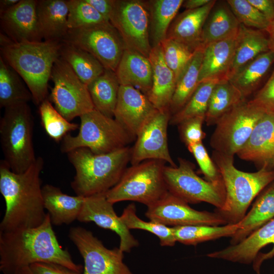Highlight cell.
<instances>
[{
	"label": "cell",
	"instance_id": "cell-23",
	"mask_svg": "<svg viewBox=\"0 0 274 274\" xmlns=\"http://www.w3.org/2000/svg\"><path fill=\"white\" fill-rule=\"evenodd\" d=\"M237 33L204 47L198 79L199 84L214 79L228 80Z\"/></svg>",
	"mask_w": 274,
	"mask_h": 274
},
{
	"label": "cell",
	"instance_id": "cell-47",
	"mask_svg": "<svg viewBox=\"0 0 274 274\" xmlns=\"http://www.w3.org/2000/svg\"><path fill=\"white\" fill-rule=\"evenodd\" d=\"M249 101L265 113L274 114V67L265 84Z\"/></svg>",
	"mask_w": 274,
	"mask_h": 274
},
{
	"label": "cell",
	"instance_id": "cell-12",
	"mask_svg": "<svg viewBox=\"0 0 274 274\" xmlns=\"http://www.w3.org/2000/svg\"><path fill=\"white\" fill-rule=\"evenodd\" d=\"M51 79L53 87L50 100L68 121L94 109L88 86L60 57L53 66Z\"/></svg>",
	"mask_w": 274,
	"mask_h": 274
},
{
	"label": "cell",
	"instance_id": "cell-41",
	"mask_svg": "<svg viewBox=\"0 0 274 274\" xmlns=\"http://www.w3.org/2000/svg\"><path fill=\"white\" fill-rule=\"evenodd\" d=\"M41 124L47 134L56 142L61 141L71 131L79 128V125L66 120L48 98L39 106Z\"/></svg>",
	"mask_w": 274,
	"mask_h": 274
},
{
	"label": "cell",
	"instance_id": "cell-25",
	"mask_svg": "<svg viewBox=\"0 0 274 274\" xmlns=\"http://www.w3.org/2000/svg\"><path fill=\"white\" fill-rule=\"evenodd\" d=\"M115 73L120 85L132 86L147 94L152 85V70L148 57L126 48Z\"/></svg>",
	"mask_w": 274,
	"mask_h": 274
},
{
	"label": "cell",
	"instance_id": "cell-52",
	"mask_svg": "<svg viewBox=\"0 0 274 274\" xmlns=\"http://www.w3.org/2000/svg\"><path fill=\"white\" fill-rule=\"evenodd\" d=\"M265 31L268 37L269 51L274 54V21L270 22Z\"/></svg>",
	"mask_w": 274,
	"mask_h": 274
},
{
	"label": "cell",
	"instance_id": "cell-6",
	"mask_svg": "<svg viewBox=\"0 0 274 274\" xmlns=\"http://www.w3.org/2000/svg\"><path fill=\"white\" fill-rule=\"evenodd\" d=\"M33 117L27 102L5 108L0 121L3 160L15 173L26 171L36 161L32 136Z\"/></svg>",
	"mask_w": 274,
	"mask_h": 274
},
{
	"label": "cell",
	"instance_id": "cell-34",
	"mask_svg": "<svg viewBox=\"0 0 274 274\" xmlns=\"http://www.w3.org/2000/svg\"><path fill=\"white\" fill-rule=\"evenodd\" d=\"M120 84L115 72H105L88 85L94 109L104 115L114 118Z\"/></svg>",
	"mask_w": 274,
	"mask_h": 274
},
{
	"label": "cell",
	"instance_id": "cell-53",
	"mask_svg": "<svg viewBox=\"0 0 274 274\" xmlns=\"http://www.w3.org/2000/svg\"><path fill=\"white\" fill-rule=\"evenodd\" d=\"M20 0H1L0 14L10 9L16 5Z\"/></svg>",
	"mask_w": 274,
	"mask_h": 274
},
{
	"label": "cell",
	"instance_id": "cell-17",
	"mask_svg": "<svg viewBox=\"0 0 274 274\" xmlns=\"http://www.w3.org/2000/svg\"><path fill=\"white\" fill-rule=\"evenodd\" d=\"M207 256L245 264L253 263L255 272L260 274L262 262L274 256V218L240 243Z\"/></svg>",
	"mask_w": 274,
	"mask_h": 274
},
{
	"label": "cell",
	"instance_id": "cell-4",
	"mask_svg": "<svg viewBox=\"0 0 274 274\" xmlns=\"http://www.w3.org/2000/svg\"><path fill=\"white\" fill-rule=\"evenodd\" d=\"M131 148L106 154H95L86 148L67 153L75 170L71 186L77 195L88 197L105 194L120 180L130 161Z\"/></svg>",
	"mask_w": 274,
	"mask_h": 274
},
{
	"label": "cell",
	"instance_id": "cell-29",
	"mask_svg": "<svg viewBox=\"0 0 274 274\" xmlns=\"http://www.w3.org/2000/svg\"><path fill=\"white\" fill-rule=\"evenodd\" d=\"M274 218V181L257 196L252 209L239 222L240 227L231 236V245H236Z\"/></svg>",
	"mask_w": 274,
	"mask_h": 274
},
{
	"label": "cell",
	"instance_id": "cell-9",
	"mask_svg": "<svg viewBox=\"0 0 274 274\" xmlns=\"http://www.w3.org/2000/svg\"><path fill=\"white\" fill-rule=\"evenodd\" d=\"M176 167L165 165L164 176L168 192L188 203L207 202L220 210L224 206L226 191L222 179L211 182L199 177L191 162L179 158Z\"/></svg>",
	"mask_w": 274,
	"mask_h": 274
},
{
	"label": "cell",
	"instance_id": "cell-20",
	"mask_svg": "<svg viewBox=\"0 0 274 274\" xmlns=\"http://www.w3.org/2000/svg\"><path fill=\"white\" fill-rule=\"evenodd\" d=\"M38 0H20L14 6L0 14L1 27L13 42H41L37 15Z\"/></svg>",
	"mask_w": 274,
	"mask_h": 274
},
{
	"label": "cell",
	"instance_id": "cell-8",
	"mask_svg": "<svg viewBox=\"0 0 274 274\" xmlns=\"http://www.w3.org/2000/svg\"><path fill=\"white\" fill-rule=\"evenodd\" d=\"M166 162L147 160L127 167L118 183L105 193L113 204L136 201L148 207L168 191L164 176Z\"/></svg>",
	"mask_w": 274,
	"mask_h": 274
},
{
	"label": "cell",
	"instance_id": "cell-32",
	"mask_svg": "<svg viewBox=\"0 0 274 274\" xmlns=\"http://www.w3.org/2000/svg\"><path fill=\"white\" fill-rule=\"evenodd\" d=\"M273 63V53L267 51L246 64L229 81L240 92L243 97L247 99L256 89Z\"/></svg>",
	"mask_w": 274,
	"mask_h": 274
},
{
	"label": "cell",
	"instance_id": "cell-21",
	"mask_svg": "<svg viewBox=\"0 0 274 274\" xmlns=\"http://www.w3.org/2000/svg\"><path fill=\"white\" fill-rule=\"evenodd\" d=\"M236 155L259 168L274 169V114L265 113Z\"/></svg>",
	"mask_w": 274,
	"mask_h": 274
},
{
	"label": "cell",
	"instance_id": "cell-44",
	"mask_svg": "<svg viewBox=\"0 0 274 274\" xmlns=\"http://www.w3.org/2000/svg\"><path fill=\"white\" fill-rule=\"evenodd\" d=\"M227 3L240 24L262 30L268 26L270 22L248 0H227Z\"/></svg>",
	"mask_w": 274,
	"mask_h": 274
},
{
	"label": "cell",
	"instance_id": "cell-30",
	"mask_svg": "<svg viewBox=\"0 0 274 274\" xmlns=\"http://www.w3.org/2000/svg\"><path fill=\"white\" fill-rule=\"evenodd\" d=\"M240 24L227 1H217L204 22L202 45L204 47L236 34Z\"/></svg>",
	"mask_w": 274,
	"mask_h": 274
},
{
	"label": "cell",
	"instance_id": "cell-31",
	"mask_svg": "<svg viewBox=\"0 0 274 274\" xmlns=\"http://www.w3.org/2000/svg\"><path fill=\"white\" fill-rule=\"evenodd\" d=\"M183 0L146 1L149 14V35L152 47L166 38L169 27L182 7Z\"/></svg>",
	"mask_w": 274,
	"mask_h": 274
},
{
	"label": "cell",
	"instance_id": "cell-42",
	"mask_svg": "<svg viewBox=\"0 0 274 274\" xmlns=\"http://www.w3.org/2000/svg\"><path fill=\"white\" fill-rule=\"evenodd\" d=\"M67 26L69 29L108 21L85 0H67Z\"/></svg>",
	"mask_w": 274,
	"mask_h": 274
},
{
	"label": "cell",
	"instance_id": "cell-2",
	"mask_svg": "<svg viewBox=\"0 0 274 274\" xmlns=\"http://www.w3.org/2000/svg\"><path fill=\"white\" fill-rule=\"evenodd\" d=\"M44 161L37 157L24 172H12L3 160L0 162V192L6 210L0 223V232L36 227L45 220L41 173Z\"/></svg>",
	"mask_w": 274,
	"mask_h": 274
},
{
	"label": "cell",
	"instance_id": "cell-14",
	"mask_svg": "<svg viewBox=\"0 0 274 274\" xmlns=\"http://www.w3.org/2000/svg\"><path fill=\"white\" fill-rule=\"evenodd\" d=\"M68 237L83 258L82 274H133L123 262L124 252L107 248L90 230L73 227Z\"/></svg>",
	"mask_w": 274,
	"mask_h": 274
},
{
	"label": "cell",
	"instance_id": "cell-50",
	"mask_svg": "<svg viewBox=\"0 0 274 274\" xmlns=\"http://www.w3.org/2000/svg\"><path fill=\"white\" fill-rule=\"evenodd\" d=\"M248 1L262 13L269 22L274 21V3L272 0Z\"/></svg>",
	"mask_w": 274,
	"mask_h": 274
},
{
	"label": "cell",
	"instance_id": "cell-22",
	"mask_svg": "<svg viewBox=\"0 0 274 274\" xmlns=\"http://www.w3.org/2000/svg\"><path fill=\"white\" fill-rule=\"evenodd\" d=\"M217 1L211 0L204 6L186 10L177 16L171 23L166 38L178 42L195 51L202 45L204 22Z\"/></svg>",
	"mask_w": 274,
	"mask_h": 274
},
{
	"label": "cell",
	"instance_id": "cell-37",
	"mask_svg": "<svg viewBox=\"0 0 274 274\" xmlns=\"http://www.w3.org/2000/svg\"><path fill=\"white\" fill-rule=\"evenodd\" d=\"M245 99L229 80L220 81L213 90L204 121L208 125H216L223 115Z\"/></svg>",
	"mask_w": 274,
	"mask_h": 274
},
{
	"label": "cell",
	"instance_id": "cell-43",
	"mask_svg": "<svg viewBox=\"0 0 274 274\" xmlns=\"http://www.w3.org/2000/svg\"><path fill=\"white\" fill-rule=\"evenodd\" d=\"M164 61L178 78L193 57L194 51L174 40L166 38L160 44Z\"/></svg>",
	"mask_w": 274,
	"mask_h": 274
},
{
	"label": "cell",
	"instance_id": "cell-54",
	"mask_svg": "<svg viewBox=\"0 0 274 274\" xmlns=\"http://www.w3.org/2000/svg\"><path fill=\"white\" fill-rule=\"evenodd\" d=\"M16 274H32V273L29 267H25L19 270Z\"/></svg>",
	"mask_w": 274,
	"mask_h": 274
},
{
	"label": "cell",
	"instance_id": "cell-49",
	"mask_svg": "<svg viewBox=\"0 0 274 274\" xmlns=\"http://www.w3.org/2000/svg\"><path fill=\"white\" fill-rule=\"evenodd\" d=\"M106 20L110 18L113 9L114 0H85Z\"/></svg>",
	"mask_w": 274,
	"mask_h": 274
},
{
	"label": "cell",
	"instance_id": "cell-1",
	"mask_svg": "<svg viewBox=\"0 0 274 274\" xmlns=\"http://www.w3.org/2000/svg\"><path fill=\"white\" fill-rule=\"evenodd\" d=\"M38 262L60 264L81 273L83 270L67 249L60 245L48 213L37 227L0 232V270L3 274H16Z\"/></svg>",
	"mask_w": 274,
	"mask_h": 274
},
{
	"label": "cell",
	"instance_id": "cell-27",
	"mask_svg": "<svg viewBox=\"0 0 274 274\" xmlns=\"http://www.w3.org/2000/svg\"><path fill=\"white\" fill-rule=\"evenodd\" d=\"M44 208L49 214L52 225H68L77 220L85 197L71 196L51 184L42 186Z\"/></svg>",
	"mask_w": 274,
	"mask_h": 274
},
{
	"label": "cell",
	"instance_id": "cell-46",
	"mask_svg": "<svg viewBox=\"0 0 274 274\" xmlns=\"http://www.w3.org/2000/svg\"><path fill=\"white\" fill-rule=\"evenodd\" d=\"M204 116H197L185 120L178 125L181 138L186 146L202 142L206 137L202 130Z\"/></svg>",
	"mask_w": 274,
	"mask_h": 274
},
{
	"label": "cell",
	"instance_id": "cell-45",
	"mask_svg": "<svg viewBox=\"0 0 274 274\" xmlns=\"http://www.w3.org/2000/svg\"><path fill=\"white\" fill-rule=\"evenodd\" d=\"M187 147L194 156L206 180L214 182L222 179L217 166L210 157L202 142L190 145Z\"/></svg>",
	"mask_w": 274,
	"mask_h": 274
},
{
	"label": "cell",
	"instance_id": "cell-7",
	"mask_svg": "<svg viewBox=\"0 0 274 274\" xmlns=\"http://www.w3.org/2000/svg\"><path fill=\"white\" fill-rule=\"evenodd\" d=\"M80 118L78 134L68 133L61 141L60 150L63 153L86 148L95 154H106L127 147L136 139L114 118L95 109Z\"/></svg>",
	"mask_w": 274,
	"mask_h": 274
},
{
	"label": "cell",
	"instance_id": "cell-5",
	"mask_svg": "<svg viewBox=\"0 0 274 274\" xmlns=\"http://www.w3.org/2000/svg\"><path fill=\"white\" fill-rule=\"evenodd\" d=\"M223 180L226 199L224 207L217 210L227 224L239 223L246 215L253 199L274 181V169L265 168L253 173L238 170L233 157L213 151L212 157Z\"/></svg>",
	"mask_w": 274,
	"mask_h": 274
},
{
	"label": "cell",
	"instance_id": "cell-39",
	"mask_svg": "<svg viewBox=\"0 0 274 274\" xmlns=\"http://www.w3.org/2000/svg\"><path fill=\"white\" fill-rule=\"evenodd\" d=\"M220 81L214 79L200 83L185 106L172 115L169 124L178 125L191 118L205 117L213 90Z\"/></svg>",
	"mask_w": 274,
	"mask_h": 274
},
{
	"label": "cell",
	"instance_id": "cell-11",
	"mask_svg": "<svg viewBox=\"0 0 274 274\" xmlns=\"http://www.w3.org/2000/svg\"><path fill=\"white\" fill-rule=\"evenodd\" d=\"M61 42L89 53L105 69L114 72L127 48L120 35L110 21L69 29Z\"/></svg>",
	"mask_w": 274,
	"mask_h": 274
},
{
	"label": "cell",
	"instance_id": "cell-55",
	"mask_svg": "<svg viewBox=\"0 0 274 274\" xmlns=\"http://www.w3.org/2000/svg\"><path fill=\"white\" fill-rule=\"evenodd\" d=\"M272 1H273V3H274V0H272Z\"/></svg>",
	"mask_w": 274,
	"mask_h": 274
},
{
	"label": "cell",
	"instance_id": "cell-24",
	"mask_svg": "<svg viewBox=\"0 0 274 274\" xmlns=\"http://www.w3.org/2000/svg\"><path fill=\"white\" fill-rule=\"evenodd\" d=\"M148 59L152 70V85L146 95L158 110H169L176 79L164 61L160 44L152 48Z\"/></svg>",
	"mask_w": 274,
	"mask_h": 274
},
{
	"label": "cell",
	"instance_id": "cell-15",
	"mask_svg": "<svg viewBox=\"0 0 274 274\" xmlns=\"http://www.w3.org/2000/svg\"><path fill=\"white\" fill-rule=\"evenodd\" d=\"M145 215L150 221L167 226L227 224L218 213L193 209L187 202L168 191L160 199L147 207Z\"/></svg>",
	"mask_w": 274,
	"mask_h": 274
},
{
	"label": "cell",
	"instance_id": "cell-35",
	"mask_svg": "<svg viewBox=\"0 0 274 274\" xmlns=\"http://www.w3.org/2000/svg\"><path fill=\"white\" fill-rule=\"evenodd\" d=\"M72 68L79 78L87 86L105 71L101 63L89 53L61 42L60 56Z\"/></svg>",
	"mask_w": 274,
	"mask_h": 274
},
{
	"label": "cell",
	"instance_id": "cell-26",
	"mask_svg": "<svg viewBox=\"0 0 274 274\" xmlns=\"http://www.w3.org/2000/svg\"><path fill=\"white\" fill-rule=\"evenodd\" d=\"M68 13L67 1H38L37 19L44 41L62 42L69 30Z\"/></svg>",
	"mask_w": 274,
	"mask_h": 274
},
{
	"label": "cell",
	"instance_id": "cell-18",
	"mask_svg": "<svg viewBox=\"0 0 274 274\" xmlns=\"http://www.w3.org/2000/svg\"><path fill=\"white\" fill-rule=\"evenodd\" d=\"M113 204L105 194L85 197L77 220L80 222H94L99 227L111 230L119 237V249L130 252L139 243L134 237L114 209Z\"/></svg>",
	"mask_w": 274,
	"mask_h": 274
},
{
	"label": "cell",
	"instance_id": "cell-16",
	"mask_svg": "<svg viewBox=\"0 0 274 274\" xmlns=\"http://www.w3.org/2000/svg\"><path fill=\"white\" fill-rule=\"evenodd\" d=\"M171 116L169 110H157L148 120L131 148V165L153 159L177 166L170 155L167 143V129Z\"/></svg>",
	"mask_w": 274,
	"mask_h": 274
},
{
	"label": "cell",
	"instance_id": "cell-13",
	"mask_svg": "<svg viewBox=\"0 0 274 274\" xmlns=\"http://www.w3.org/2000/svg\"><path fill=\"white\" fill-rule=\"evenodd\" d=\"M110 22L120 35L127 49L148 58L152 46L146 1L114 0Z\"/></svg>",
	"mask_w": 274,
	"mask_h": 274
},
{
	"label": "cell",
	"instance_id": "cell-3",
	"mask_svg": "<svg viewBox=\"0 0 274 274\" xmlns=\"http://www.w3.org/2000/svg\"><path fill=\"white\" fill-rule=\"evenodd\" d=\"M1 56L22 78L39 106L47 99L48 81L53 66L60 56L61 42L15 43L1 33Z\"/></svg>",
	"mask_w": 274,
	"mask_h": 274
},
{
	"label": "cell",
	"instance_id": "cell-40",
	"mask_svg": "<svg viewBox=\"0 0 274 274\" xmlns=\"http://www.w3.org/2000/svg\"><path fill=\"white\" fill-rule=\"evenodd\" d=\"M120 217L128 229L144 230L157 236L161 246L173 247L177 242L173 227H169L150 220H142L136 215V207L133 203L128 204L124 209Z\"/></svg>",
	"mask_w": 274,
	"mask_h": 274
},
{
	"label": "cell",
	"instance_id": "cell-38",
	"mask_svg": "<svg viewBox=\"0 0 274 274\" xmlns=\"http://www.w3.org/2000/svg\"><path fill=\"white\" fill-rule=\"evenodd\" d=\"M239 223L223 226L205 225L173 227L177 242L186 245L198 244L222 237L232 236L239 228Z\"/></svg>",
	"mask_w": 274,
	"mask_h": 274
},
{
	"label": "cell",
	"instance_id": "cell-10",
	"mask_svg": "<svg viewBox=\"0 0 274 274\" xmlns=\"http://www.w3.org/2000/svg\"><path fill=\"white\" fill-rule=\"evenodd\" d=\"M265 114L249 100H243L218 120L210 139V146L215 151L233 157Z\"/></svg>",
	"mask_w": 274,
	"mask_h": 274
},
{
	"label": "cell",
	"instance_id": "cell-28",
	"mask_svg": "<svg viewBox=\"0 0 274 274\" xmlns=\"http://www.w3.org/2000/svg\"><path fill=\"white\" fill-rule=\"evenodd\" d=\"M264 31L240 24L228 80L248 63L269 51L268 37Z\"/></svg>",
	"mask_w": 274,
	"mask_h": 274
},
{
	"label": "cell",
	"instance_id": "cell-48",
	"mask_svg": "<svg viewBox=\"0 0 274 274\" xmlns=\"http://www.w3.org/2000/svg\"><path fill=\"white\" fill-rule=\"evenodd\" d=\"M32 274H82L60 264L49 262L35 263L29 266Z\"/></svg>",
	"mask_w": 274,
	"mask_h": 274
},
{
	"label": "cell",
	"instance_id": "cell-19",
	"mask_svg": "<svg viewBox=\"0 0 274 274\" xmlns=\"http://www.w3.org/2000/svg\"><path fill=\"white\" fill-rule=\"evenodd\" d=\"M157 110L139 90L130 86H120L114 118L135 139Z\"/></svg>",
	"mask_w": 274,
	"mask_h": 274
},
{
	"label": "cell",
	"instance_id": "cell-36",
	"mask_svg": "<svg viewBox=\"0 0 274 274\" xmlns=\"http://www.w3.org/2000/svg\"><path fill=\"white\" fill-rule=\"evenodd\" d=\"M33 100L32 94L20 75L0 56V107Z\"/></svg>",
	"mask_w": 274,
	"mask_h": 274
},
{
	"label": "cell",
	"instance_id": "cell-33",
	"mask_svg": "<svg viewBox=\"0 0 274 274\" xmlns=\"http://www.w3.org/2000/svg\"><path fill=\"white\" fill-rule=\"evenodd\" d=\"M203 46L197 48L189 62L176 80L175 92L169 110L172 115L181 110L189 100L199 85V75Z\"/></svg>",
	"mask_w": 274,
	"mask_h": 274
},
{
	"label": "cell",
	"instance_id": "cell-51",
	"mask_svg": "<svg viewBox=\"0 0 274 274\" xmlns=\"http://www.w3.org/2000/svg\"><path fill=\"white\" fill-rule=\"evenodd\" d=\"M211 0H186L184 1L182 7L186 10H194L207 5Z\"/></svg>",
	"mask_w": 274,
	"mask_h": 274
}]
</instances>
